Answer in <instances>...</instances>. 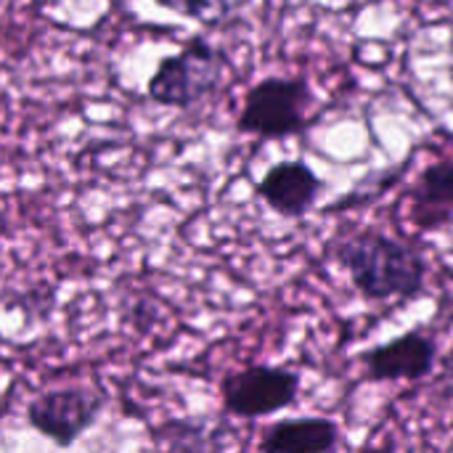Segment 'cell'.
<instances>
[{
    "mask_svg": "<svg viewBox=\"0 0 453 453\" xmlns=\"http://www.w3.org/2000/svg\"><path fill=\"white\" fill-rule=\"evenodd\" d=\"M316 93L308 77H263L242 104L236 130L263 141H281L311 127Z\"/></svg>",
    "mask_w": 453,
    "mask_h": 453,
    "instance_id": "3957f363",
    "label": "cell"
},
{
    "mask_svg": "<svg viewBox=\"0 0 453 453\" xmlns=\"http://www.w3.org/2000/svg\"><path fill=\"white\" fill-rule=\"evenodd\" d=\"M162 8L204 27H218L247 8L250 0H157Z\"/></svg>",
    "mask_w": 453,
    "mask_h": 453,
    "instance_id": "30bf717a",
    "label": "cell"
},
{
    "mask_svg": "<svg viewBox=\"0 0 453 453\" xmlns=\"http://www.w3.org/2000/svg\"><path fill=\"white\" fill-rule=\"evenodd\" d=\"M228 56L207 37H191L178 53L165 56L149 77L146 96L157 106L191 109L220 90L228 74Z\"/></svg>",
    "mask_w": 453,
    "mask_h": 453,
    "instance_id": "7a4b0ae2",
    "label": "cell"
},
{
    "mask_svg": "<svg viewBox=\"0 0 453 453\" xmlns=\"http://www.w3.org/2000/svg\"><path fill=\"white\" fill-rule=\"evenodd\" d=\"M411 220L422 231L441 228L453 218V159L427 165L409 191Z\"/></svg>",
    "mask_w": 453,
    "mask_h": 453,
    "instance_id": "9c48e42d",
    "label": "cell"
},
{
    "mask_svg": "<svg viewBox=\"0 0 453 453\" xmlns=\"http://www.w3.org/2000/svg\"><path fill=\"white\" fill-rule=\"evenodd\" d=\"M438 345L425 332H406L364 353V374L372 382H417L433 374Z\"/></svg>",
    "mask_w": 453,
    "mask_h": 453,
    "instance_id": "8992f818",
    "label": "cell"
},
{
    "mask_svg": "<svg viewBox=\"0 0 453 453\" xmlns=\"http://www.w3.org/2000/svg\"><path fill=\"white\" fill-rule=\"evenodd\" d=\"M337 263L348 271L350 284L369 303H403L425 292L427 260L403 236L388 231H358L334 247Z\"/></svg>",
    "mask_w": 453,
    "mask_h": 453,
    "instance_id": "6da1fadb",
    "label": "cell"
},
{
    "mask_svg": "<svg viewBox=\"0 0 453 453\" xmlns=\"http://www.w3.org/2000/svg\"><path fill=\"white\" fill-rule=\"evenodd\" d=\"M342 430L326 417L281 419L265 427L257 449L265 453H326L340 449Z\"/></svg>",
    "mask_w": 453,
    "mask_h": 453,
    "instance_id": "ba28073f",
    "label": "cell"
},
{
    "mask_svg": "<svg viewBox=\"0 0 453 453\" xmlns=\"http://www.w3.org/2000/svg\"><path fill=\"white\" fill-rule=\"evenodd\" d=\"M255 191L276 215L287 220H297L316 207L324 191V180L308 162L284 159L265 170Z\"/></svg>",
    "mask_w": 453,
    "mask_h": 453,
    "instance_id": "52a82bcc",
    "label": "cell"
},
{
    "mask_svg": "<svg viewBox=\"0 0 453 453\" xmlns=\"http://www.w3.org/2000/svg\"><path fill=\"white\" fill-rule=\"evenodd\" d=\"M104 403L101 393L82 385L45 390L27 403V425L50 443L69 449L101 419Z\"/></svg>",
    "mask_w": 453,
    "mask_h": 453,
    "instance_id": "5b68a950",
    "label": "cell"
},
{
    "mask_svg": "<svg viewBox=\"0 0 453 453\" xmlns=\"http://www.w3.org/2000/svg\"><path fill=\"white\" fill-rule=\"evenodd\" d=\"M303 377L289 366L255 364L231 372L220 382L223 411L239 419H263L295 406L300 398Z\"/></svg>",
    "mask_w": 453,
    "mask_h": 453,
    "instance_id": "277c9868",
    "label": "cell"
}]
</instances>
